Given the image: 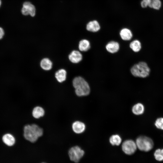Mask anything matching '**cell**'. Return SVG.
Here are the masks:
<instances>
[{
    "mask_svg": "<svg viewBox=\"0 0 163 163\" xmlns=\"http://www.w3.org/2000/svg\"><path fill=\"white\" fill-rule=\"evenodd\" d=\"M21 12L24 15H30L34 17L35 15L36 9L34 5L30 2H25L23 4Z\"/></svg>",
    "mask_w": 163,
    "mask_h": 163,
    "instance_id": "cell-7",
    "label": "cell"
},
{
    "mask_svg": "<svg viewBox=\"0 0 163 163\" xmlns=\"http://www.w3.org/2000/svg\"><path fill=\"white\" fill-rule=\"evenodd\" d=\"M68 153L70 160L77 163L84 155V152L78 146H75L71 147Z\"/></svg>",
    "mask_w": 163,
    "mask_h": 163,
    "instance_id": "cell-5",
    "label": "cell"
},
{
    "mask_svg": "<svg viewBox=\"0 0 163 163\" xmlns=\"http://www.w3.org/2000/svg\"><path fill=\"white\" fill-rule=\"evenodd\" d=\"M43 133L42 128L36 124H27L23 128V136L24 138L30 142H35Z\"/></svg>",
    "mask_w": 163,
    "mask_h": 163,
    "instance_id": "cell-1",
    "label": "cell"
},
{
    "mask_svg": "<svg viewBox=\"0 0 163 163\" xmlns=\"http://www.w3.org/2000/svg\"><path fill=\"white\" fill-rule=\"evenodd\" d=\"M120 46L118 43L114 41H111L107 43L105 48L107 50L109 53H114L119 51Z\"/></svg>",
    "mask_w": 163,
    "mask_h": 163,
    "instance_id": "cell-9",
    "label": "cell"
},
{
    "mask_svg": "<svg viewBox=\"0 0 163 163\" xmlns=\"http://www.w3.org/2000/svg\"><path fill=\"white\" fill-rule=\"evenodd\" d=\"M70 61L73 63H78L80 62L82 59V56L79 51L73 50L69 56Z\"/></svg>",
    "mask_w": 163,
    "mask_h": 163,
    "instance_id": "cell-10",
    "label": "cell"
},
{
    "mask_svg": "<svg viewBox=\"0 0 163 163\" xmlns=\"http://www.w3.org/2000/svg\"><path fill=\"white\" fill-rule=\"evenodd\" d=\"M40 66L44 70H48L52 68V63L48 58H45L42 59L40 62Z\"/></svg>",
    "mask_w": 163,
    "mask_h": 163,
    "instance_id": "cell-18",
    "label": "cell"
},
{
    "mask_svg": "<svg viewBox=\"0 0 163 163\" xmlns=\"http://www.w3.org/2000/svg\"><path fill=\"white\" fill-rule=\"evenodd\" d=\"M72 129L73 132L77 134L83 133L85 129V125L82 122L76 121L72 124Z\"/></svg>",
    "mask_w": 163,
    "mask_h": 163,
    "instance_id": "cell-8",
    "label": "cell"
},
{
    "mask_svg": "<svg viewBox=\"0 0 163 163\" xmlns=\"http://www.w3.org/2000/svg\"><path fill=\"white\" fill-rule=\"evenodd\" d=\"M4 34L5 32L3 29L1 27H0V40L3 38Z\"/></svg>",
    "mask_w": 163,
    "mask_h": 163,
    "instance_id": "cell-25",
    "label": "cell"
},
{
    "mask_svg": "<svg viewBox=\"0 0 163 163\" xmlns=\"http://www.w3.org/2000/svg\"><path fill=\"white\" fill-rule=\"evenodd\" d=\"M109 141L112 145H119L121 142L122 139L119 135L114 134L110 137Z\"/></svg>",
    "mask_w": 163,
    "mask_h": 163,
    "instance_id": "cell-20",
    "label": "cell"
},
{
    "mask_svg": "<svg viewBox=\"0 0 163 163\" xmlns=\"http://www.w3.org/2000/svg\"><path fill=\"white\" fill-rule=\"evenodd\" d=\"M45 114V111L44 109L40 106H36L34 107L32 112L33 117L37 119L43 117Z\"/></svg>",
    "mask_w": 163,
    "mask_h": 163,
    "instance_id": "cell-11",
    "label": "cell"
},
{
    "mask_svg": "<svg viewBox=\"0 0 163 163\" xmlns=\"http://www.w3.org/2000/svg\"><path fill=\"white\" fill-rule=\"evenodd\" d=\"M55 76L59 82H62L66 79V72L64 69H59L55 73Z\"/></svg>",
    "mask_w": 163,
    "mask_h": 163,
    "instance_id": "cell-16",
    "label": "cell"
},
{
    "mask_svg": "<svg viewBox=\"0 0 163 163\" xmlns=\"http://www.w3.org/2000/svg\"><path fill=\"white\" fill-rule=\"evenodd\" d=\"M121 39L125 41L130 40L133 37V34L131 31L129 29L124 28L121 29L120 33Z\"/></svg>",
    "mask_w": 163,
    "mask_h": 163,
    "instance_id": "cell-13",
    "label": "cell"
},
{
    "mask_svg": "<svg viewBox=\"0 0 163 163\" xmlns=\"http://www.w3.org/2000/svg\"><path fill=\"white\" fill-rule=\"evenodd\" d=\"M155 125L158 129L163 130V118L157 119L155 121Z\"/></svg>",
    "mask_w": 163,
    "mask_h": 163,
    "instance_id": "cell-23",
    "label": "cell"
},
{
    "mask_svg": "<svg viewBox=\"0 0 163 163\" xmlns=\"http://www.w3.org/2000/svg\"><path fill=\"white\" fill-rule=\"evenodd\" d=\"M141 5L142 8H146L149 5L148 0H143L141 2Z\"/></svg>",
    "mask_w": 163,
    "mask_h": 163,
    "instance_id": "cell-24",
    "label": "cell"
},
{
    "mask_svg": "<svg viewBox=\"0 0 163 163\" xmlns=\"http://www.w3.org/2000/svg\"><path fill=\"white\" fill-rule=\"evenodd\" d=\"M72 85L75 89V93L78 96H87L90 93V88L88 83L81 76L74 78L72 81Z\"/></svg>",
    "mask_w": 163,
    "mask_h": 163,
    "instance_id": "cell-2",
    "label": "cell"
},
{
    "mask_svg": "<svg viewBox=\"0 0 163 163\" xmlns=\"http://www.w3.org/2000/svg\"><path fill=\"white\" fill-rule=\"evenodd\" d=\"M122 147L123 152L128 155L133 154L137 147L136 143L132 140H125L123 143Z\"/></svg>",
    "mask_w": 163,
    "mask_h": 163,
    "instance_id": "cell-6",
    "label": "cell"
},
{
    "mask_svg": "<svg viewBox=\"0 0 163 163\" xmlns=\"http://www.w3.org/2000/svg\"><path fill=\"white\" fill-rule=\"evenodd\" d=\"M2 140L4 143L8 146L13 145L15 142V139L14 137L11 134L7 133L2 137Z\"/></svg>",
    "mask_w": 163,
    "mask_h": 163,
    "instance_id": "cell-14",
    "label": "cell"
},
{
    "mask_svg": "<svg viewBox=\"0 0 163 163\" xmlns=\"http://www.w3.org/2000/svg\"><path fill=\"white\" fill-rule=\"evenodd\" d=\"M129 47L134 52H138L141 49V44L139 40H136L130 43Z\"/></svg>",
    "mask_w": 163,
    "mask_h": 163,
    "instance_id": "cell-19",
    "label": "cell"
},
{
    "mask_svg": "<svg viewBox=\"0 0 163 163\" xmlns=\"http://www.w3.org/2000/svg\"><path fill=\"white\" fill-rule=\"evenodd\" d=\"M154 156L157 160L159 161H163V149H158L156 150Z\"/></svg>",
    "mask_w": 163,
    "mask_h": 163,
    "instance_id": "cell-22",
    "label": "cell"
},
{
    "mask_svg": "<svg viewBox=\"0 0 163 163\" xmlns=\"http://www.w3.org/2000/svg\"><path fill=\"white\" fill-rule=\"evenodd\" d=\"M150 69L146 63L141 61L133 65L130 69L132 75L135 77L144 78L150 72Z\"/></svg>",
    "mask_w": 163,
    "mask_h": 163,
    "instance_id": "cell-3",
    "label": "cell"
},
{
    "mask_svg": "<svg viewBox=\"0 0 163 163\" xmlns=\"http://www.w3.org/2000/svg\"><path fill=\"white\" fill-rule=\"evenodd\" d=\"M86 29L92 32H96L100 29V26L98 22L96 20L90 21L87 25Z\"/></svg>",
    "mask_w": 163,
    "mask_h": 163,
    "instance_id": "cell-12",
    "label": "cell"
},
{
    "mask_svg": "<svg viewBox=\"0 0 163 163\" xmlns=\"http://www.w3.org/2000/svg\"><path fill=\"white\" fill-rule=\"evenodd\" d=\"M149 5L150 7L156 9H158L161 6L160 0H148Z\"/></svg>",
    "mask_w": 163,
    "mask_h": 163,
    "instance_id": "cell-21",
    "label": "cell"
},
{
    "mask_svg": "<svg viewBox=\"0 0 163 163\" xmlns=\"http://www.w3.org/2000/svg\"></svg>",
    "mask_w": 163,
    "mask_h": 163,
    "instance_id": "cell-27",
    "label": "cell"
},
{
    "mask_svg": "<svg viewBox=\"0 0 163 163\" xmlns=\"http://www.w3.org/2000/svg\"><path fill=\"white\" fill-rule=\"evenodd\" d=\"M1 0H0V7H1Z\"/></svg>",
    "mask_w": 163,
    "mask_h": 163,
    "instance_id": "cell-26",
    "label": "cell"
},
{
    "mask_svg": "<svg viewBox=\"0 0 163 163\" xmlns=\"http://www.w3.org/2000/svg\"><path fill=\"white\" fill-rule=\"evenodd\" d=\"M136 143L137 147L140 150L144 152L150 151L154 145L153 141L151 138L144 136L137 138Z\"/></svg>",
    "mask_w": 163,
    "mask_h": 163,
    "instance_id": "cell-4",
    "label": "cell"
},
{
    "mask_svg": "<svg viewBox=\"0 0 163 163\" xmlns=\"http://www.w3.org/2000/svg\"><path fill=\"white\" fill-rule=\"evenodd\" d=\"M144 111L143 105L140 103L134 105L132 108L133 113L136 115H140L142 114Z\"/></svg>",
    "mask_w": 163,
    "mask_h": 163,
    "instance_id": "cell-17",
    "label": "cell"
},
{
    "mask_svg": "<svg viewBox=\"0 0 163 163\" xmlns=\"http://www.w3.org/2000/svg\"><path fill=\"white\" fill-rule=\"evenodd\" d=\"M91 48L90 42L87 40L84 39L80 40L79 43L78 48L81 51L86 52Z\"/></svg>",
    "mask_w": 163,
    "mask_h": 163,
    "instance_id": "cell-15",
    "label": "cell"
}]
</instances>
